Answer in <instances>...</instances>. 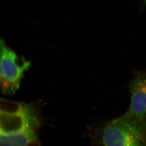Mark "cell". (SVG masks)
Instances as JSON below:
<instances>
[{
	"label": "cell",
	"instance_id": "obj_6",
	"mask_svg": "<svg viewBox=\"0 0 146 146\" xmlns=\"http://www.w3.org/2000/svg\"><path fill=\"white\" fill-rule=\"evenodd\" d=\"M33 106L10 101L0 98V112L9 114H21L29 111Z\"/></svg>",
	"mask_w": 146,
	"mask_h": 146
},
{
	"label": "cell",
	"instance_id": "obj_4",
	"mask_svg": "<svg viewBox=\"0 0 146 146\" xmlns=\"http://www.w3.org/2000/svg\"><path fill=\"white\" fill-rule=\"evenodd\" d=\"M39 120L33 106L25 113H0V129L4 133H17L29 129H36Z\"/></svg>",
	"mask_w": 146,
	"mask_h": 146
},
{
	"label": "cell",
	"instance_id": "obj_1",
	"mask_svg": "<svg viewBox=\"0 0 146 146\" xmlns=\"http://www.w3.org/2000/svg\"><path fill=\"white\" fill-rule=\"evenodd\" d=\"M98 146H146V129L117 118L98 130Z\"/></svg>",
	"mask_w": 146,
	"mask_h": 146
},
{
	"label": "cell",
	"instance_id": "obj_7",
	"mask_svg": "<svg viewBox=\"0 0 146 146\" xmlns=\"http://www.w3.org/2000/svg\"><path fill=\"white\" fill-rule=\"evenodd\" d=\"M27 146H41L35 131L31 134Z\"/></svg>",
	"mask_w": 146,
	"mask_h": 146
},
{
	"label": "cell",
	"instance_id": "obj_5",
	"mask_svg": "<svg viewBox=\"0 0 146 146\" xmlns=\"http://www.w3.org/2000/svg\"><path fill=\"white\" fill-rule=\"evenodd\" d=\"M35 129H29L17 133L0 134V146H27L30 137Z\"/></svg>",
	"mask_w": 146,
	"mask_h": 146
},
{
	"label": "cell",
	"instance_id": "obj_2",
	"mask_svg": "<svg viewBox=\"0 0 146 146\" xmlns=\"http://www.w3.org/2000/svg\"><path fill=\"white\" fill-rule=\"evenodd\" d=\"M30 65L29 61L18 56L0 39V90L3 94H15L24 72Z\"/></svg>",
	"mask_w": 146,
	"mask_h": 146
},
{
	"label": "cell",
	"instance_id": "obj_3",
	"mask_svg": "<svg viewBox=\"0 0 146 146\" xmlns=\"http://www.w3.org/2000/svg\"><path fill=\"white\" fill-rule=\"evenodd\" d=\"M130 104L120 118L139 127L146 129V72L135 76L130 84Z\"/></svg>",
	"mask_w": 146,
	"mask_h": 146
},
{
	"label": "cell",
	"instance_id": "obj_8",
	"mask_svg": "<svg viewBox=\"0 0 146 146\" xmlns=\"http://www.w3.org/2000/svg\"><path fill=\"white\" fill-rule=\"evenodd\" d=\"M141 2L144 6L146 5V0H141Z\"/></svg>",
	"mask_w": 146,
	"mask_h": 146
}]
</instances>
